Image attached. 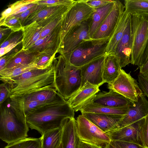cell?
Masks as SVG:
<instances>
[{
    "label": "cell",
    "mask_w": 148,
    "mask_h": 148,
    "mask_svg": "<svg viewBox=\"0 0 148 148\" xmlns=\"http://www.w3.org/2000/svg\"><path fill=\"white\" fill-rule=\"evenodd\" d=\"M14 33L9 28H1L0 27V40L1 42V40L6 37L9 38V36Z\"/></svg>",
    "instance_id": "obj_49"
},
{
    "label": "cell",
    "mask_w": 148,
    "mask_h": 148,
    "mask_svg": "<svg viewBox=\"0 0 148 148\" xmlns=\"http://www.w3.org/2000/svg\"><path fill=\"white\" fill-rule=\"evenodd\" d=\"M58 148H63V147L62 146V144L61 143V142Z\"/></svg>",
    "instance_id": "obj_53"
},
{
    "label": "cell",
    "mask_w": 148,
    "mask_h": 148,
    "mask_svg": "<svg viewBox=\"0 0 148 148\" xmlns=\"http://www.w3.org/2000/svg\"><path fill=\"white\" fill-rule=\"evenodd\" d=\"M25 95L32 101L44 103L56 102L64 99L57 92L54 83L45 88Z\"/></svg>",
    "instance_id": "obj_23"
},
{
    "label": "cell",
    "mask_w": 148,
    "mask_h": 148,
    "mask_svg": "<svg viewBox=\"0 0 148 148\" xmlns=\"http://www.w3.org/2000/svg\"><path fill=\"white\" fill-rule=\"evenodd\" d=\"M130 106L110 107L99 105L91 101L83 106L79 111L81 113L87 112L125 115L128 110Z\"/></svg>",
    "instance_id": "obj_28"
},
{
    "label": "cell",
    "mask_w": 148,
    "mask_h": 148,
    "mask_svg": "<svg viewBox=\"0 0 148 148\" xmlns=\"http://www.w3.org/2000/svg\"><path fill=\"white\" fill-rule=\"evenodd\" d=\"M132 42L131 15L123 36L118 43L114 52L121 68L130 63Z\"/></svg>",
    "instance_id": "obj_16"
},
{
    "label": "cell",
    "mask_w": 148,
    "mask_h": 148,
    "mask_svg": "<svg viewBox=\"0 0 148 148\" xmlns=\"http://www.w3.org/2000/svg\"><path fill=\"white\" fill-rule=\"evenodd\" d=\"M91 102L110 107H121L132 105L133 102L119 93L112 90L109 92H99Z\"/></svg>",
    "instance_id": "obj_20"
},
{
    "label": "cell",
    "mask_w": 148,
    "mask_h": 148,
    "mask_svg": "<svg viewBox=\"0 0 148 148\" xmlns=\"http://www.w3.org/2000/svg\"><path fill=\"white\" fill-rule=\"evenodd\" d=\"M103 148H116V147L110 142L106 145Z\"/></svg>",
    "instance_id": "obj_52"
},
{
    "label": "cell",
    "mask_w": 148,
    "mask_h": 148,
    "mask_svg": "<svg viewBox=\"0 0 148 148\" xmlns=\"http://www.w3.org/2000/svg\"><path fill=\"white\" fill-rule=\"evenodd\" d=\"M64 14L59 16L43 27L40 39L45 37L51 33L62 22Z\"/></svg>",
    "instance_id": "obj_37"
},
{
    "label": "cell",
    "mask_w": 148,
    "mask_h": 148,
    "mask_svg": "<svg viewBox=\"0 0 148 148\" xmlns=\"http://www.w3.org/2000/svg\"><path fill=\"white\" fill-rule=\"evenodd\" d=\"M62 127L44 133L41 137V148H58L61 143Z\"/></svg>",
    "instance_id": "obj_29"
},
{
    "label": "cell",
    "mask_w": 148,
    "mask_h": 148,
    "mask_svg": "<svg viewBox=\"0 0 148 148\" xmlns=\"http://www.w3.org/2000/svg\"><path fill=\"white\" fill-rule=\"evenodd\" d=\"M22 42V40L17 43L10 44L3 48H0V57H1L8 53L16 46Z\"/></svg>",
    "instance_id": "obj_48"
},
{
    "label": "cell",
    "mask_w": 148,
    "mask_h": 148,
    "mask_svg": "<svg viewBox=\"0 0 148 148\" xmlns=\"http://www.w3.org/2000/svg\"><path fill=\"white\" fill-rule=\"evenodd\" d=\"M95 9L83 0L76 1L64 15L61 23V37L62 42L65 35L77 25L88 21Z\"/></svg>",
    "instance_id": "obj_7"
},
{
    "label": "cell",
    "mask_w": 148,
    "mask_h": 148,
    "mask_svg": "<svg viewBox=\"0 0 148 148\" xmlns=\"http://www.w3.org/2000/svg\"><path fill=\"white\" fill-rule=\"evenodd\" d=\"M99 87L87 82L67 101L75 112L79 111L83 106L92 101L100 90Z\"/></svg>",
    "instance_id": "obj_17"
},
{
    "label": "cell",
    "mask_w": 148,
    "mask_h": 148,
    "mask_svg": "<svg viewBox=\"0 0 148 148\" xmlns=\"http://www.w3.org/2000/svg\"><path fill=\"white\" fill-rule=\"evenodd\" d=\"M91 39L88 20L76 25L69 30L62 42L58 53L63 55L70 53L83 41Z\"/></svg>",
    "instance_id": "obj_10"
},
{
    "label": "cell",
    "mask_w": 148,
    "mask_h": 148,
    "mask_svg": "<svg viewBox=\"0 0 148 148\" xmlns=\"http://www.w3.org/2000/svg\"><path fill=\"white\" fill-rule=\"evenodd\" d=\"M140 74L143 76L148 73V60L145 64L139 67Z\"/></svg>",
    "instance_id": "obj_51"
},
{
    "label": "cell",
    "mask_w": 148,
    "mask_h": 148,
    "mask_svg": "<svg viewBox=\"0 0 148 148\" xmlns=\"http://www.w3.org/2000/svg\"><path fill=\"white\" fill-rule=\"evenodd\" d=\"M35 0H23L17 1L9 5L8 8L1 14L0 21L4 20L10 16L16 10L22 6L35 2Z\"/></svg>",
    "instance_id": "obj_36"
},
{
    "label": "cell",
    "mask_w": 148,
    "mask_h": 148,
    "mask_svg": "<svg viewBox=\"0 0 148 148\" xmlns=\"http://www.w3.org/2000/svg\"><path fill=\"white\" fill-rule=\"evenodd\" d=\"M62 127L61 142L63 148H80V140L74 117L66 119Z\"/></svg>",
    "instance_id": "obj_21"
},
{
    "label": "cell",
    "mask_w": 148,
    "mask_h": 148,
    "mask_svg": "<svg viewBox=\"0 0 148 148\" xmlns=\"http://www.w3.org/2000/svg\"><path fill=\"white\" fill-rule=\"evenodd\" d=\"M19 51V50L17 49L13 50L7 54L0 57V71L4 69L7 64L18 54Z\"/></svg>",
    "instance_id": "obj_42"
},
{
    "label": "cell",
    "mask_w": 148,
    "mask_h": 148,
    "mask_svg": "<svg viewBox=\"0 0 148 148\" xmlns=\"http://www.w3.org/2000/svg\"><path fill=\"white\" fill-rule=\"evenodd\" d=\"M52 65L55 88L65 100H68L81 86L80 69L72 64L61 54L55 58Z\"/></svg>",
    "instance_id": "obj_3"
},
{
    "label": "cell",
    "mask_w": 148,
    "mask_h": 148,
    "mask_svg": "<svg viewBox=\"0 0 148 148\" xmlns=\"http://www.w3.org/2000/svg\"><path fill=\"white\" fill-rule=\"evenodd\" d=\"M111 142L116 148H145L142 145L133 143L119 141H111Z\"/></svg>",
    "instance_id": "obj_43"
},
{
    "label": "cell",
    "mask_w": 148,
    "mask_h": 148,
    "mask_svg": "<svg viewBox=\"0 0 148 148\" xmlns=\"http://www.w3.org/2000/svg\"><path fill=\"white\" fill-rule=\"evenodd\" d=\"M36 0H35V2L33 3L25 5L20 8L14 12L10 16L8 17L13 16L24 12L31 8L36 5L38 4L36 3Z\"/></svg>",
    "instance_id": "obj_47"
},
{
    "label": "cell",
    "mask_w": 148,
    "mask_h": 148,
    "mask_svg": "<svg viewBox=\"0 0 148 148\" xmlns=\"http://www.w3.org/2000/svg\"><path fill=\"white\" fill-rule=\"evenodd\" d=\"M75 111L67 100L42 106L27 116L29 127L42 135L49 130L61 127L67 119L74 117Z\"/></svg>",
    "instance_id": "obj_1"
},
{
    "label": "cell",
    "mask_w": 148,
    "mask_h": 148,
    "mask_svg": "<svg viewBox=\"0 0 148 148\" xmlns=\"http://www.w3.org/2000/svg\"><path fill=\"white\" fill-rule=\"evenodd\" d=\"M0 23L1 26L6 27L14 32L21 31L23 27L19 19L15 16L0 21Z\"/></svg>",
    "instance_id": "obj_35"
},
{
    "label": "cell",
    "mask_w": 148,
    "mask_h": 148,
    "mask_svg": "<svg viewBox=\"0 0 148 148\" xmlns=\"http://www.w3.org/2000/svg\"><path fill=\"white\" fill-rule=\"evenodd\" d=\"M109 39H92L84 40L73 51L63 55L72 64L81 67L104 55Z\"/></svg>",
    "instance_id": "obj_6"
},
{
    "label": "cell",
    "mask_w": 148,
    "mask_h": 148,
    "mask_svg": "<svg viewBox=\"0 0 148 148\" xmlns=\"http://www.w3.org/2000/svg\"><path fill=\"white\" fill-rule=\"evenodd\" d=\"M10 95V88L8 83L3 82L0 85V106L3 105Z\"/></svg>",
    "instance_id": "obj_40"
},
{
    "label": "cell",
    "mask_w": 148,
    "mask_h": 148,
    "mask_svg": "<svg viewBox=\"0 0 148 148\" xmlns=\"http://www.w3.org/2000/svg\"><path fill=\"white\" fill-rule=\"evenodd\" d=\"M76 1L73 0H36V3L46 7H55L60 6L71 5Z\"/></svg>",
    "instance_id": "obj_38"
},
{
    "label": "cell",
    "mask_w": 148,
    "mask_h": 148,
    "mask_svg": "<svg viewBox=\"0 0 148 148\" xmlns=\"http://www.w3.org/2000/svg\"><path fill=\"white\" fill-rule=\"evenodd\" d=\"M124 6L116 0L114 6L93 36L92 39H110L125 10Z\"/></svg>",
    "instance_id": "obj_12"
},
{
    "label": "cell",
    "mask_w": 148,
    "mask_h": 148,
    "mask_svg": "<svg viewBox=\"0 0 148 148\" xmlns=\"http://www.w3.org/2000/svg\"><path fill=\"white\" fill-rule=\"evenodd\" d=\"M4 148H41V138H26L8 144Z\"/></svg>",
    "instance_id": "obj_32"
},
{
    "label": "cell",
    "mask_w": 148,
    "mask_h": 148,
    "mask_svg": "<svg viewBox=\"0 0 148 148\" xmlns=\"http://www.w3.org/2000/svg\"><path fill=\"white\" fill-rule=\"evenodd\" d=\"M67 6L62 5L55 7H47L41 10L37 11L33 13L27 19L23 26L35 22H38L40 21Z\"/></svg>",
    "instance_id": "obj_30"
},
{
    "label": "cell",
    "mask_w": 148,
    "mask_h": 148,
    "mask_svg": "<svg viewBox=\"0 0 148 148\" xmlns=\"http://www.w3.org/2000/svg\"><path fill=\"white\" fill-rule=\"evenodd\" d=\"M35 61L29 64L12 69L0 71V80L12 78L28 71L37 69L35 65Z\"/></svg>",
    "instance_id": "obj_33"
},
{
    "label": "cell",
    "mask_w": 148,
    "mask_h": 148,
    "mask_svg": "<svg viewBox=\"0 0 148 148\" xmlns=\"http://www.w3.org/2000/svg\"><path fill=\"white\" fill-rule=\"evenodd\" d=\"M108 88L121 95L131 101H137L143 93L136 80L130 73L121 69L118 77L112 83L108 84Z\"/></svg>",
    "instance_id": "obj_9"
},
{
    "label": "cell",
    "mask_w": 148,
    "mask_h": 148,
    "mask_svg": "<svg viewBox=\"0 0 148 148\" xmlns=\"http://www.w3.org/2000/svg\"><path fill=\"white\" fill-rule=\"evenodd\" d=\"M141 135L143 147L148 148V114L145 117L142 126Z\"/></svg>",
    "instance_id": "obj_41"
},
{
    "label": "cell",
    "mask_w": 148,
    "mask_h": 148,
    "mask_svg": "<svg viewBox=\"0 0 148 148\" xmlns=\"http://www.w3.org/2000/svg\"><path fill=\"white\" fill-rule=\"evenodd\" d=\"M145 117L123 127L109 132L107 133L111 141L133 143L143 146L142 140L141 128Z\"/></svg>",
    "instance_id": "obj_11"
},
{
    "label": "cell",
    "mask_w": 148,
    "mask_h": 148,
    "mask_svg": "<svg viewBox=\"0 0 148 148\" xmlns=\"http://www.w3.org/2000/svg\"><path fill=\"white\" fill-rule=\"evenodd\" d=\"M105 57L104 55L80 67L82 77L81 86L87 82L99 87L105 83L103 72Z\"/></svg>",
    "instance_id": "obj_13"
},
{
    "label": "cell",
    "mask_w": 148,
    "mask_h": 148,
    "mask_svg": "<svg viewBox=\"0 0 148 148\" xmlns=\"http://www.w3.org/2000/svg\"><path fill=\"white\" fill-rule=\"evenodd\" d=\"M131 16V14L125 10L110 38L106 48L105 56L114 53L118 43L123 36Z\"/></svg>",
    "instance_id": "obj_22"
},
{
    "label": "cell",
    "mask_w": 148,
    "mask_h": 148,
    "mask_svg": "<svg viewBox=\"0 0 148 148\" xmlns=\"http://www.w3.org/2000/svg\"><path fill=\"white\" fill-rule=\"evenodd\" d=\"M105 56L103 78L105 83L109 84L118 77L122 69L117 58L114 53Z\"/></svg>",
    "instance_id": "obj_24"
},
{
    "label": "cell",
    "mask_w": 148,
    "mask_h": 148,
    "mask_svg": "<svg viewBox=\"0 0 148 148\" xmlns=\"http://www.w3.org/2000/svg\"><path fill=\"white\" fill-rule=\"evenodd\" d=\"M82 114L106 133L119 128V123L125 115L87 112Z\"/></svg>",
    "instance_id": "obj_18"
},
{
    "label": "cell",
    "mask_w": 148,
    "mask_h": 148,
    "mask_svg": "<svg viewBox=\"0 0 148 148\" xmlns=\"http://www.w3.org/2000/svg\"><path fill=\"white\" fill-rule=\"evenodd\" d=\"M125 10L128 13H148V0H126L124 2Z\"/></svg>",
    "instance_id": "obj_31"
},
{
    "label": "cell",
    "mask_w": 148,
    "mask_h": 148,
    "mask_svg": "<svg viewBox=\"0 0 148 148\" xmlns=\"http://www.w3.org/2000/svg\"><path fill=\"white\" fill-rule=\"evenodd\" d=\"M54 77L52 65L47 69H34L15 77L0 80L10 85L11 97L27 95L45 88L53 83Z\"/></svg>",
    "instance_id": "obj_2"
},
{
    "label": "cell",
    "mask_w": 148,
    "mask_h": 148,
    "mask_svg": "<svg viewBox=\"0 0 148 148\" xmlns=\"http://www.w3.org/2000/svg\"><path fill=\"white\" fill-rule=\"evenodd\" d=\"M143 93L137 101L130 106L119 125V128L127 125L145 117L148 114V101Z\"/></svg>",
    "instance_id": "obj_19"
},
{
    "label": "cell",
    "mask_w": 148,
    "mask_h": 148,
    "mask_svg": "<svg viewBox=\"0 0 148 148\" xmlns=\"http://www.w3.org/2000/svg\"><path fill=\"white\" fill-rule=\"evenodd\" d=\"M138 77L139 87L143 93L148 97V78L140 73Z\"/></svg>",
    "instance_id": "obj_46"
},
{
    "label": "cell",
    "mask_w": 148,
    "mask_h": 148,
    "mask_svg": "<svg viewBox=\"0 0 148 148\" xmlns=\"http://www.w3.org/2000/svg\"><path fill=\"white\" fill-rule=\"evenodd\" d=\"M40 54L38 52L31 51L22 49L1 71L12 69L34 62Z\"/></svg>",
    "instance_id": "obj_27"
},
{
    "label": "cell",
    "mask_w": 148,
    "mask_h": 148,
    "mask_svg": "<svg viewBox=\"0 0 148 148\" xmlns=\"http://www.w3.org/2000/svg\"><path fill=\"white\" fill-rule=\"evenodd\" d=\"M9 99L8 103L12 110L18 118L25 122H27V116L39 107L64 99L56 102L44 103L32 101L25 95L12 97Z\"/></svg>",
    "instance_id": "obj_14"
},
{
    "label": "cell",
    "mask_w": 148,
    "mask_h": 148,
    "mask_svg": "<svg viewBox=\"0 0 148 148\" xmlns=\"http://www.w3.org/2000/svg\"><path fill=\"white\" fill-rule=\"evenodd\" d=\"M55 55V54L45 52L40 53V55L35 61L37 68L45 69L50 67L52 65L56 58Z\"/></svg>",
    "instance_id": "obj_34"
},
{
    "label": "cell",
    "mask_w": 148,
    "mask_h": 148,
    "mask_svg": "<svg viewBox=\"0 0 148 148\" xmlns=\"http://www.w3.org/2000/svg\"><path fill=\"white\" fill-rule=\"evenodd\" d=\"M143 76L147 78H148V73Z\"/></svg>",
    "instance_id": "obj_54"
},
{
    "label": "cell",
    "mask_w": 148,
    "mask_h": 148,
    "mask_svg": "<svg viewBox=\"0 0 148 148\" xmlns=\"http://www.w3.org/2000/svg\"><path fill=\"white\" fill-rule=\"evenodd\" d=\"M116 0L106 5L97 8L92 14L88 20L90 36L92 39L99 27L113 8Z\"/></svg>",
    "instance_id": "obj_26"
},
{
    "label": "cell",
    "mask_w": 148,
    "mask_h": 148,
    "mask_svg": "<svg viewBox=\"0 0 148 148\" xmlns=\"http://www.w3.org/2000/svg\"><path fill=\"white\" fill-rule=\"evenodd\" d=\"M76 120L77 129L81 141L104 147L111 140L105 133L82 114Z\"/></svg>",
    "instance_id": "obj_8"
},
{
    "label": "cell",
    "mask_w": 148,
    "mask_h": 148,
    "mask_svg": "<svg viewBox=\"0 0 148 148\" xmlns=\"http://www.w3.org/2000/svg\"><path fill=\"white\" fill-rule=\"evenodd\" d=\"M22 32L21 31L2 42L1 44L0 48L4 47L12 43H18L22 40Z\"/></svg>",
    "instance_id": "obj_44"
},
{
    "label": "cell",
    "mask_w": 148,
    "mask_h": 148,
    "mask_svg": "<svg viewBox=\"0 0 148 148\" xmlns=\"http://www.w3.org/2000/svg\"><path fill=\"white\" fill-rule=\"evenodd\" d=\"M61 23L50 34L37 41L29 49L30 51L56 54L58 52L62 43Z\"/></svg>",
    "instance_id": "obj_15"
},
{
    "label": "cell",
    "mask_w": 148,
    "mask_h": 148,
    "mask_svg": "<svg viewBox=\"0 0 148 148\" xmlns=\"http://www.w3.org/2000/svg\"><path fill=\"white\" fill-rule=\"evenodd\" d=\"M42 27L39 26L36 22L23 26L21 30L23 49H29L40 39Z\"/></svg>",
    "instance_id": "obj_25"
},
{
    "label": "cell",
    "mask_w": 148,
    "mask_h": 148,
    "mask_svg": "<svg viewBox=\"0 0 148 148\" xmlns=\"http://www.w3.org/2000/svg\"><path fill=\"white\" fill-rule=\"evenodd\" d=\"M130 14L132 34L130 63L140 67L148 60V13Z\"/></svg>",
    "instance_id": "obj_4"
},
{
    "label": "cell",
    "mask_w": 148,
    "mask_h": 148,
    "mask_svg": "<svg viewBox=\"0 0 148 148\" xmlns=\"http://www.w3.org/2000/svg\"><path fill=\"white\" fill-rule=\"evenodd\" d=\"M113 0H83L88 5L91 7L96 9L103 7L112 2Z\"/></svg>",
    "instance_id": "obj_45"
},
{
    "label": "cell",
    "mask_w": 148,
    "mask_h": 148,
    "mask_svg": "<svg viewBox=\"0 0 148 148\" xmlns=\"http://www.w3.org/2000/svg\"><path fill=\"white\" fill-rule=\"evenodd\" d=\"M47 7L44 5L37 4L31 8L25 11L16 15L14 16L19 19L23 26V24L27 19L34 12Z\"/></svg>",
    "instance_id": "obj_39"
},
{
    "label": "cell",
    "mask_w": 148,
    "mask_h": 148,
    "mask_svg": "<svg viewBox=\"0 0 148 148\" xmlns=\"http://www.w3.org/2000/svg\"><path fill=\"white\" fill-rule=\"evenodd\" d=\"M79 146L80 148H103L101 146L81 141Z\"/></svg>",
    "instance_id": "obj_50"
},
{
    "label": "cell",
    "mask_w": 148,
    "mask_h": 148,
    "mask_svg": "<svg viewBox=\"0 0 148 148\" xmlns=\"http://www.w3.org/2000/svg\"><path fill=\"white\" fill-rule=\"evenodd\" d=\"M0 107V139L8 144L27 138L29 130L27 122L17 117L9 103Z\"/></svg>",
    "instance_id": "obj_5"
}]
</instances>
